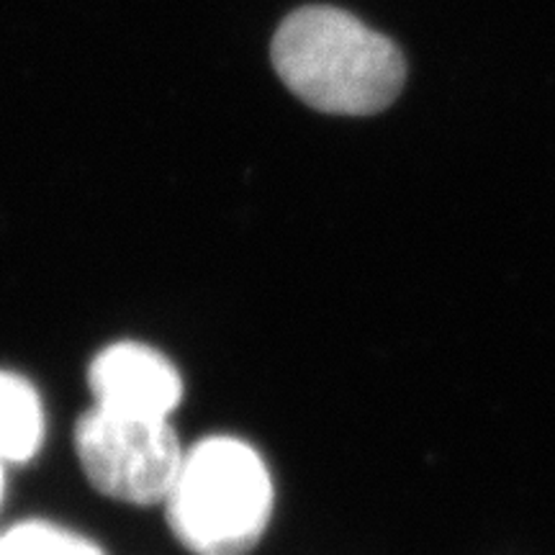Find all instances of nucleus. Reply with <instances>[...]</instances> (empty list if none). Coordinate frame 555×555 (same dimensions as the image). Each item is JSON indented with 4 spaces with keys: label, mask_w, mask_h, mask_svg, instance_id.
I'll return each mask as SVG.
<instances>
[{
    "label": "nucleus",
    "mask_w": 555,
    "mask_h": 555,
    "mask_svg": "<svg viewBox=\"0 0 555 555\" xmlns=\"http://www.w3.org/2000/svg\"><path fill=\"white\" fill-rule=\"evenodd\" d=\"M273 502V476L258 450L214 435L185 450L165 509L193 555H247L266 535Z\"/></svg>",
    "instance_id": "2"
},
{
    "label": "nucleus",
    "mask_w": 555,
    "mask_h": 555,
    "mask_svg": "<svg viewBox=\"0 0 555 555\" xmlns=\"http://www.w3.org/2000/svg\"><path fill=\"white\" fill-rule=\"evenodd\" d=\"M273 65L291 93L337 116H371L399 99L404 54L391 39L332 5H307L283 21Z\"/></svg>",
    "instance_id": "1"
},
{
    "label": "nucleus",
    "mask_w": 555,
    "mask_h": 555,
    "mask_svg": "<svg viewBox=\"0 0 555 555\" xmlns=\"http://www.w3.org/2000/svg\"><path fill=\"white\" fill-rule=\"evenodd\" d=\"M0 555H106L93 540L52 522L13 525L0 532Z\"/></svg>",
    "instance_id": "6"
},
{
    "label": "nucleus",
    "mask_w": 555,
    "mask_h": 555,
    "mask_svg": "<svg viewBox=\"0 0 555 555\" xmlns=\"http://www.w3.org/2000/svg\"><path fill=\"white\" fill-rule=\"evenodd\" d=\"M3 494H5V463L0 461V502H3Z\"/></svg>",
    "instance_id": "7"
},
{
    "label": "nucleus",
    "mask_w": 555,
    "mask_h": 555,
    "mask_svg": "<svg viewBox=\"0 0 555 555\" xmlns=\"http://www.w3.org/2000/svg\"><path fill=\"white\" fill-rule=\"evenodd\" d=\"M93 406L131 416L170 420L183 401V378L163 352L144 343H114L90 360Z\"/></svg>",
    "instance_id": "4"
},
{
    "label": "nucleus",
    "mask_w": 555,
    "mask_h": 555,
    "mask_svg": "<svg viewBox=\"0 0 555 555\" xmlns=\"http://www.w3.org/2000/svg\"><path fill=\"white\" fill-rule=\"evenodd\" d=\"M75 453L103 496L150 506L165 504L185 450L170 420L93 406L75 425Z\"/></svg>",
    "instance_id": "3"
},
{
    "label": "nucleus",
    "mask_w": 555,
    "mask_h": 555,
    "mask_svg": "<svg viewBox=\"0 0 555 555\" xmlns=\"http://www.w3.org/2000/svg\"><path fill=\"white\" fill-rule=\"evenodd\" d=\"M44 442V406L29 380L0 371V461L29 463Z\"/></svg>",
    "instance_id": "5"
}]
</instances>
